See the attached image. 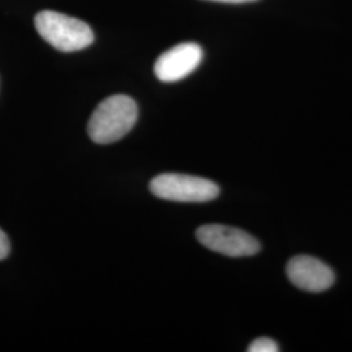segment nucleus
<instances>
[{
	"mask_svg": "<svg viewBox=\"0 0 352 352\" xmlns=\"http://www.w3.org/2000/svg\"><path fill=\"white\" fill-rule=\"evenodd\" d=\"M136 102L116 94L101 102L89 119L88 135L96 144H113L126 136L138 122Z\"/></svg>",
	"mask_w": 352,
	"mask_h": 352,
	"instance_id": "f257e3e1",
	"label": "nucleus"
},
{
	"mask_svg": "<svg viewBox=\"0 0 352 352\" xmlns=\"http://www.w3.org/2000/svg\"><path fill=\"white\" fill-rule=\"evenodd\" d=\"M39 36L63 52L84 50L94 41L91 28L75 17L55 11H42L34 19Z\"/></svg>",
	"mask_w": 352,
	"mask_h": 352,
	"instance_id": "f03ea898",
	"label": "nucleus"
},
{
	"mask_svg": "<svg viewBox=\"0 0 352 352\" xmlns=\"http://www.w3.org/2000/svg\"><path fill=\"white\" fill-rule=\"evenodd\" d=\"M158 199L175 202H208L218 197L219 187L209 179L184 174H162L151 182Z\"/></svg>",
	"mask_w": 352,
	"mask_h": 352,
	"instance_id": "7ed1b4c3",
	"label": "nucleus"
},
{
	"mask_svg": "<svg viewBox=\"0 0 352 352\" xmlns=\"http://www.w3.org/2000/svg\"><path fill=\"white\" fill-rule=\"evenodd\" d=\"M196 238L208 250L228 257L254 256L261 250L258 240L235 227L205 225L197 228Z\"/></svg>",
	"mask_w": 352,
	"mask_h": 352,
	"instance_id": "20e7f679",
	"label": "nucleus"
},
{
	"mask_svg": "<svg viewBox=\"0 0 352 352\" xmlns=\"http://www.w3.org/2000/svg\"><path fill=\"white\" fill-rule=\"evenodd\" d=\"M204 51L197 43H180L157 59L154 74L164 82H176L190 75L200 65Z\"/></svg>",
	"mask_w": 352,
	"mask_h": 352,
	"instance_id": "39448f33",
	"label": "nucleus"
},
{
	"mask_svg": "<svg viewBox=\"0 0 352 352\" xmlns=\"http://www.w3.org/2000/svg\"><path fill=\"white\" fill-rule=\"evenodd\" d=\"M294 286L308 292H324L334 285V272L325 263L312 256H295L286 267Z\"/></svg>",
	"mask_w": 352,
	"mask_h": 352,
	"instance_id": "423d86ee",
	"label": "nucleus"
},
{
	"mask_svg": "<svg viewBox=\"0 0 352 352\" xmlns=\"http://www.w3.org/2000/svg\"><path fill=\"white\" fill-rule=\"evenodd\" d=\"M250 352H278L280 351L279 346L277 344L276 340L269 338V337H261L257 340H253L250 347H248Z\"/></svg>",
	"mask_w": 352,
	"mask_h": 352,
	"instance_id": "0eeeda50",
	"label": "nucleus"
},
{
	"mask_svg": "<svg viewBox=\"0 0 352 352\" xmlns=\"http://www.w3.org/2000/svg\"><path fill=\"white\" fill-rule=\"evenodd\" d=\"M11 251V244H10V239L6 235V232L0 228V261L4 260L6 257H8Z\"/></svg>",
	"mask_w": 352,
	"mask_h": 352,
	"instance_id": "6e6552de",
	"label": "nucleus"
},
{
	"mask_svg": "<svg viewBox=\"0 0 352 352\" xmlns=\"http://www.w3.org/2000/svg\"><path fill=\"white\" fill-rule=\"evenodd\" d=\"M210 1L228 3V4H243V3H252V1H257V0H210Z\"/></svg>",
	"mask_w": 352,
	"mask_h": 352,
	"instance_id": "1a4fd4ad",
	"label": "nucleus"
}]
</instances>
